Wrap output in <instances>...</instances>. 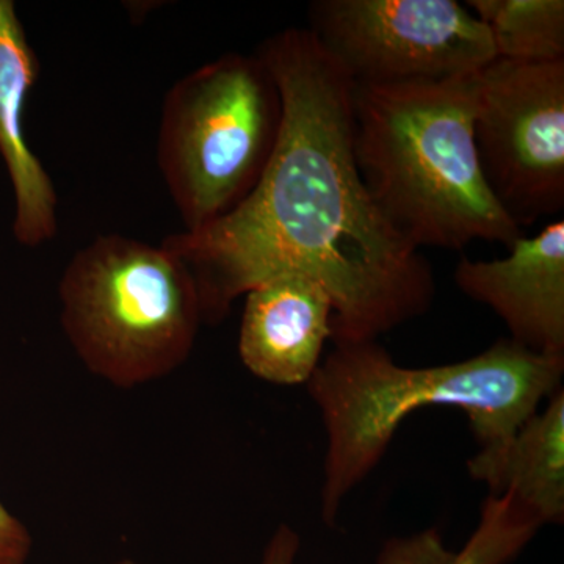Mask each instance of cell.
<instances>
[{
  "label": "cell",
  "mask_w": 564,
  "mask_h": 564,
  "mask_svg": "<svg viewBox=\"0 0 564 564\" xmlns=\"http://www.w3.org/2000/svg\"><path fill=\"white\" fill-rule=\"evenodd\" d=\"M256 54L281 91L280 139L261 181L231 214L162 245L191 270L204 323L274 278H310L333 302V344L367 343L433 306L430 262L384 217L355 155L348 70L310 29H285Z\"/></svg>",
  "instance_id": "6da1fadb"
},
{
  "label": "cell",
  "mask_w": 564,
  "mask_h": 564,
  "mask_svg": "<svg viewBox=\"0 0 564 564\" xmlns=\"http://www.w3.org/2000/svg\"><path fill=\"white\" fill-rule=\"evenodd\" d=\"M563 375L564 358L510 339L464 361L419 369L393 361L378 340L334 344L306 384L326 432L323 522L336 524L348 494L373 473L414 411H463L480 448H496L562 389Z\"/></svg>",
  "instance_id": "7a4b0ae2"
},
{
  "label": "cell",
  "mask_w": 564,
  "mask_h": 564,
  "mask_svg": "<svg viewBox=\"0 0 564 564\" xmlns=\"http://www.w3.org/2000/svg\"><path fill=\"white\" fill-rule=\"evenodd\" d=\"M478 73L404 84L355 82V155L364 184L417 250L458 251L475 240L510 247L522 236L478 161Z\"/></svg>",
  "instance_id": "3957f363"
},
{
  "label": "cell",
  "mask_w": 564,
  "mask_h": 564,
  "mask_svg": "<svg viewBox=\"0 0 564 564\" xmlns=\"http://www.w3.org/2000/svg\"><path fill=\"white\" fill-rule=\"evenodd\" d=\"M58 300L82 366L122 391L181 369L204 323L187 265L165 245L121 234H102L70 258Z\"/></svg>",
  "instance_id": "277c9868"
},
{
  "label": "cell",
  "mask_w": 564,
  "mask_h": 564,
  "mask_svg": "<svg viewBox=\"0 0 564 564\" xmlns=\"http://www.w3.org/2000/svg\"><path fill=\"white\" fill-rule=\"evenodd\" d=\"M281 124L280 88L256 52L221 55L170 88L158 163L185 232L214 225L250 196Z\"/></svg>",
  "instance_id": "5b68a950"
},
{
  "label": "cell",
  "mask_w": 564,
  "mask_h": 564,
  "mask_svg": "<svg viewBox=\"0 0 564 564\" xmlns=\"http://www.w3.org/2000/svg\"><path fill=\"white\" fill-rule=\"evenodd\" d=\"M474 140L485 180L519 228L564 209V61L496 58L478 73Z\"/></svg>",
  "instance_id": "8992f818"
},
{
  "label": "cell",
  "mask_w": 564,
  "mask_h": 564,
  "mask_svg": "<svg viewBox=\"0 0 564 564\" xmlns=\"http://www.w3.org/2000/svg\"><path fill=\"white\" fill-rule=\"evenodd\" d=\"M310 22L356 84L454 79L497 58L484 22L455 0H317Z\"/></svg>",
  "instance_id": "52a82bcc"
},
{
  "label": "cell",
  "mask_w": 564,
  "mask_h": 564,
  "mask_svg": "<svg viewBox=\"0 0 564 564\" xmlns=\"http://www.w3.org/2000/svg\"><path fill=\"white\" fill-rule=\"evenodd\" d=\"M510 254L494 261L456 263L455 284L502 318L510 340L564 358V221L549 223L534 237H518Z\"/></svg>",
  "instance_id": "ba28073f"
},
{
  "label": "cell",
  "mask_w": 564,
  "mask_h": 564,
  "mask_svg": "<svg viewBox=\"0 0 564 564\" xmlns=\"http://www.w3.org/2000/svg\"><path fill=\"white\" fill-rule=\"evenodd\" d=\"M239 333L243 366L278 386L310 383L333 336V302L310 278L280 276L245 293Z\"/></svg>",
  "instance_id": "9c48e42d"
},
{
  "label": "cell",
  "mask_w": 564,
  "mask_h": 564,
  "mask_svg": "<svg viewBox=\"0 0 564 564\" xmlns=\"http://www.w3.org/2000/svg\"><path fill=\"white\" fill-rule=\"evenodd\" d=\"M40 69L17 6L0 0V158L13 185V236L29 248L50 242L58 231L57 191L29 147L24 128L25 106Z\"/></svg>",
  "instance_id": "30bf717a"
},
{
  "label": "cell",
  "mask_w": 564,
  "mask_h": 564,
  "mask_svg": "<svg viewBox=\"0 0 564 564\" xmlns=\"http://www.w3.org/2000/svg\"><path fill=\"white\" fill-rule=\"evenodd\" d=\"M470 477L491 496L511 494L543 525L564 521V392L549 397L507 444L480 448L467 463Z\"/></svg>",
  "instance_id": "8fae6325"
},
{
  "label": "cell",
  "mask_w": 564,
  "mask_h": 564,
  "mask_svg": "<svg viewBox=\"0 0 564 564\" xmlns=\"http://www.w3.org/2000/svg\"><path fill=\"white\" fill-rule=\"evenodd\" d=\"M543 524L511 494L486 497L480 521L459 551L444 544L436 529L391 538L377 564H508L524 551Z\"/></svg>",
  "instance_id": "7c38bea8"
},
{
  "label": "cell",
  "mask_w": 564,
  "mask_h": 564,
  "mask_svg": "<svg viewBox=\"0 0 564 564\" xmlns=\"http://www.w3.org/2000/svg\"><path fill=\"white\" fill-rule=\"evenodd\" d=\"M467 9L488 29L497 58L564 61L563 0H469Z\"/></svg>",
  "instance_id": "4fadbf2b"
},
{
  "label": "cell",
  "mask_w": 564,
  "mask_h": 564,
  "mask_svg": "<svg viewBox=\"0 0 564 564\" xmlns=\"http://www.w3.org/2000/svg\"><path fill=\"white\" fill-rule=\"evenodd\" d=\"M32 552L31 530L0 500V564H29Z\"/></svg>",
  "instance_id": "5bb4252c"
},
{
  "label": "cell",
  "mask_w": 564,
  "mask_h": 564,
  "mask_svg": "<svg viewBox=\"0 0 564 564\" xmlns=\"http://www.w3.org/2000/svg\"><path fill=\"white\" fill-rule=\"evenodd\" d=\"M299 551V534L288 524H281L263 551L262 564H295Z\"/></svg>",
  "instance_id": "9a60e30c"
},
{
  "label": "cell",
  "mask_w": 564,
  "mask_h": 564,
  "mask_svg": "<svg viewBox=\"0 0 564 564\" xmlns=\"http://www.w3.org/2000/svg\"><path fill=\"white\" fill-rule=\"evenodd\" d=\"M117 564H140V563H137L135 560H132V558H124V560H120V562H118Z\"/></svg>",
  "instance_id": "2e32d148"
}]
</instances>
